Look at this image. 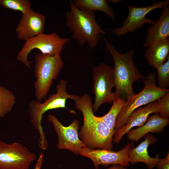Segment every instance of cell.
<instances>
[{
    "label": "cell",
    "instance_id": "obj_1",
    "mask_svg": "<svg viewBox=\"0 0 169 169\" xmlns=\"http://www.w3.org/2000/svg\"><path fill=\"white\" fill-rule=\"evenodd\" d=\"M74 101L75 108L83 114L84 122L79 136L86 147L112 150L114 134L107 125L95 115L90 96L85 94Z\"/></svg>",
    "mask_w": 169,
    "mask_h": 169
},
{
    "label": "cell",
    "instance_id": "obj_2",
    "mask_svg": "<svg viewBox=\"0 0 169 169\" xmlns=\"http://www.w3.org/2000/svg\"><path fill=\"white\" fill-rule=\"evenodd\" d=\"M100 37L103 40L106 49L113 59L115 95L127 100L135 95L132 88L133 83L144 79L146 77L139 70L134 61V50L120 53L105 37L100 35Z\"/></svg>",
    "mask_w": 169,
    "mask_h": 169
},
{
    "label": "cell",
    "instance_id": "obj_3",
    "mask_svg": "<svg viewBox=\"0 0 169 169\" xmlns=\"http://www.w3.org/2000/svg\"><path fill=\"white\" fill-rule=\"evenodd\" d=\"M69 2L70 9L66 13V24L73 38L81 45L87 44L91 48H95L100 34L106 33L96 22L94 12L80 9L72 1Z\"/></svg>",
    "mask_w": 169,
    "mask_h": 169
},
{
    "label": "cell",
    "instance_id": "obj_4",
    "mask_svg": "<svg viewBox=\"0 0 169 169\" xmlns=\"http://www.w3.org/2000/svg\"><path fill=\"white\" fill-rule=\"evenodd\" d=\"M67 85V81L61 79L56 86V93L50 95L44 102L33 100L29 104L28 112L30 121L39 134L38 146L42 150H45L48 147V143L41 124L43 115L49 110L65 108L67 99L75 101L79 96L68 93Z\"/></svg>",
    "mask_w": 169,
    "mask_h": 169
},
{
    "label": "cell",
    "instance_id": "obj_5",
    "mask_svg": "<svg viewBox=\"0 0 169 169\" xmlns=\"http://www.w3.org/2000/svg\"><path fill=\"white\" fill-rule=\"evenodd\" d=\"M64 64L60 54L51 56L41 53L36 54L34 66L36 80L34 83L36 100L40 101L47 95Z\"/></svg>",
    "mask_w": 169,
    "mask_h": 169
},
{
    "label": "cell",
    "instance_id": "obj_6",
    "mask_svg": "<svg viewBox=\"0 0 169 169\" xmlns=\"http://www.w3.org/2000/svg\"><path fill=\"white\" fill-rule=\"evenodd\" d=\"M144 86L142 90L126 100L117 118L115 131L126 124L129 116L135 110L142 105L156 101L169 91V89H162L156 86V74L154 73H148L144 79Z\"/></svg>",
    "mask_w": 169,
    "mask_h": 169
},
{
    "label": "cell",
    "instance_id": "obj_7",
    "mask_svg": "<svg viewBox=\"0 0 169 169\" xmlns=\"http://www.w3.org/2000/svg\"><path fill=\"white\" fill-rule=\"evenodd\" d=\"M69 40V38H62L55 32L49 34L43 33L25 41L18 53L17 59L28 68L32 69L30 64L32 61L28 59V57L32 50L37 49L42 54L54 56L60 54Z\"/></svg>",
    "mask_w": 169,
    "mask_h": 169
},
{
    "label": "cell",
    "instance_id": "obj_8",
    "mask_svg": "<svg viewBox=\"0 0 169 169\" xmlns=\"http://www.w3.org/2000/svg\"><path fill=\"white\" fill-rule=\"evenodd\" d=\"M92 72V92L95 95L92 107L95 113L102 105L112 103L115 98V93L112 91L115 86L114 69L101 63L94 67Z\"/></svg>",
    "mask_w": 169,
    "mask_h": 169
},
{
    "label": "cell",
    "instance_id": "obj_9",
    "mask_svg": "<svg viewBox=\"0 0 169 169\" xmlns=\"http://www.w3.org/2000/svg\"><path fill=\"white\" fill-rule=\"evenodd\" d=\"M36 157L20 143L8 144L0 138V169H28Z\"/></svg>",
    "mask_w": 169,
    "mask_h": 169
},
{
    "label": "cell",
    "instance_id": "obj_10",
    "mask_svg": "<svg viewBox=\"0 0 169 169\" xmlns=\"http://www.w3.org/2000/svg\"><path fill=\"white\" fill-rule=\"evenodd\" d=\"M169 0H165L153 3L148 6L136 7L127 4L129 13L127 17L122 21V26L116 29H108L117 36L125 35L128 33H132L136 30L143 28L144 25L148 23L153 24L154 21L151 18H147L146 16L149 12L155 9H161L168 6Z\"/></svg>",
    "mask_w": 169,
    "mask_h": 169
},
{
    "label": "cell",
    "instance_id": "obj_11",
    "mask_svg": "<svg viewBox=\"0 0 169 169\" xmlns=\"http://www.w3.org/2000/svg\"><path fill=\"white\" fill-rule=\"evenodd\" d=\"M47 118L53 125L57 136L58 148L69 150L77 155L82 148L86 147L79 137V124L78 120L74 119L69 125L65 126L53 115L49 114Z\"/></svg>",
    "mask_w": 169,
    "mask_h": 169
},
{
    "label": "cell",
    "instance_id": "obj_12",
    "mask_svg": "<svg viewBox=\"0 0 169 169\" xmlns=\"http://www.w3.org/2000/svg\"><path fill=\"white\" fill-rule=\"evenodd\" d=\"M132 146L129 143L123 148L117 151L84 147L79 151V154L90 159L95 169H99L100 165L107 167L109 165L115 164L126 167L130 165L129 154Z\"/></svg>",
    "mask_w": 169,
    "mask_h": 169
},
{
    "label": "cell",
    "instance_id": "obj_13",
    "mask_svg": "<svg viewBox=\"0 0 169 169\" xmlns=\"http://www.w3.org/2000/svg\"><path fill=\"white\" fill-rule=\"evenodd\" d=\"M161 106L157 101L147 104L145 106L139 108L134 111L129 116L126 124L116 131L114 133L113 142L117 144L121 141L123 136L135 127H140L146 122L152 113H158Z\"/></svg>",
    "mask_w": 169,
    "mask_h": 169
},
{
    "label": "cell",
    "instance_id": "obj_14",
    "mask_svg": "<svg viewBox=\"0 0 169 169\" xmlns=\"http://www.w3.org/2000/svg\"><path fill=\"white\" fill-rule=\"evenodd\" d=\"M46 20L43 14L31 9L26 13L22 14L16 29L17 38L25 41L43 33Z\"/></svg>",
    "mask_w": 169,
    "mask_h": 169
},
{
    "label": "cell",
    "instance_id": "obj_15",
    "mask_svg": "<svg viewBox=\"0 0 169 169\" xmlns=\"http://www.w3.org/2000/svg\"><path fill=\"white\" fill-rule=\"evenodd\" d=\"M161 10V13L158 19L146 30L147 34L143 44L145 48L169 38V6Z\"/></svg>",
    "mask_w": 169,
    "mask_h": 169
},
{
    "label": "cell",
    "instance_id": "obj_16",
    "mask_svg": "<svg viewBox=\"0 0 169 169\" xmlns=\"http://www.w3.org/2000/svg\"><path fill=\"white\" fill-rule=\"evenodd\" d=\"M169 124V118L163 117L158 113H154L149 116L143 125L129 131L127 137L132 142H137L149 133H162Z\"/></svg>",
    "mask_w": 169,
    "mask_h": 169
},
{
    "label": "cell",
    "instance_id": "obj_17",
    "mask_svg": "<svg viewBox=\"0 0 169 169\" xmlns=\"http://www.w3.org/2000/svg\"><path fill=\"white\" fill-rule=\"evenodd\" d=\"M144 140L136 147H133L129 154L130 163L132 164L138 162L144 163L149 169H152L156 166L159 159V155L157 154L154 158L151 157L148 154V148L156 141V138L148 133L145 135Z\"/></svg>",
    "mask_w": 169,
    "mask_h": 169
},
{
    "label": "cell",
    "instance_id": "obj_18",
    "mask_svg": "<svg viewBox=\"0 0 169 169\" xmlns=\"http://www.w3.org/2000/svg\"><path fill=\"white\" fill-rule=\"evenodd\" d=\"M169 53V38L147 47L145 57L149 64L156 69L164 63Z\"/></svg>",
    "mask_w": 169,
    "mask_h": 169
},
{
    "label": "cell",
    "instance_id": "obj_19",
    "mask_svg": "<svg viewBox=\"0 0 169 169\" xmlns=\"http://www.w3.org/2000/svg\"><path fill=\"white\" fill-rule=\"evenodd\" d=\"M72 2L80 9L94 12H102L116 22L114 12L105 0H74Z\"/></svg>",
    "mask_w": 169,
    "mask_h": 169
},
{
    "label": "cell",
    "instance_id": "obj_20",
    "mask_svg": "<svg viewBox=\"0 0 169 169\" xmlns=\"http://www.w3.org/2000/svg\"><path fill=\"white\" fill-rule=\"evenodd\" d=\"M126 101L125 99L115 95L113 104L108 112L104 115L99 117L107 125L114 134L117 118Z\"/></svg>",
    "mask_w": 169,
    "mask_h": 169
},
{
    "label": "cell",
    "instance_id": "obj_21",
    "mask_svg": "<svg viewBox=\"0 0 169 169\" xmlns=\"http://www.w3.org/2000/svg\"><path fill=\"white\" fill-rule=\"evenodd\" d=\"M15 102L16 97L13 92L5 87L0 86V118L12 110Z\"/></svg>",
    "mask_w": 169,
    "mask_h": 169
},
{
    "label": "cell",
    "instance_id": "obj_22",
    "mask_svg": "<svg viewBox=\"0 0 169 169\" xmlns=\"http://www.w3.org/2000/svg\"><path fill=\"white\" fill-rule=\"evenodd\" d=\"M0 5L7 8L20 11L23 14L31 9V3L28 0H0Z\"/></svg>",
    "mask_w": 169,
    "mask_h": 169
},
{
    "label": "cell",
    "instance_id": "obj_23",
    "mask_svg": "<svg viewBox=\"0 0 169 169\" xmlns=\"http://www.w3.org/2000/svg\"><path fill=\"white\" fill-rule=\"evenodd\" d=\"M166 62L164 63L156 69L157 72V87L162 89H167L169 86V55Z\"/></svg>",
    "mask_w": 169,
    "mask_h": 169
},
{
    "label": "cell",
    "instance_id": "obj_24",
    "mask_svg": "<svg viewBox=\"0 0 169 169\" xmlns=\"http://www.w3.org/2000/svg\"><path fill=\"white\" fill-rule=\"evenodd\" d=\"M161 106L159 114L163 117H169V91L162 95L157 101Z\"/></svg>",
    "mask_w": 169,
    "mask_h": 169
},
{
    "label": "cell",
    "instance_id": "obj_25",
    "mask_svg": "<svg viewBox=\"0 0 169 169\" xmlns=\"http://www.w3.org/2000/svg\"><path fill=\"white\" fill-rule=\"evenodd\" d=\"M157 169H169V153L164 158L159 159L156 166Z\"/></svg>",
    "mask_w": 169,
    "mask_h": 169
},
{
    "label": "cell",
    "instance_id": "obj_26",
    "mask_svg": "<svg viewBox=\"0 0 169 169\" xmlns=\"http://www.w3.org/2000/svg\"><path fill=\"white\" fill-rule=\"evenodd\" d=\"M43 154L41 153L34 169H41L43 162Z\"/></svg>",
    "mask_w": 169,
    "mask_h": 169
},
{
    "label": "cell",
    "instance_id": "obj_27",
    "mask_svg": "<svg viewBox=\"0 0 169 169\" xmlns=\"http://www.w3.org/2000/svg\"><path fill=\"white\" fill-rule=\"evenodd\" d=\"M106 169H127L126 167L119 164H115L112 165L110 167Z\"/></svg>",
    "mask_w": 169,
    "mask_h": 169
},
{
    "label": "cell",
    "instance_id": "obj_28",
    "mask_svg": "<svg viewBox=\"0 0 169 169\" xmlns=\"http://www.w3.org/2000/svg\"><path fill=\"white\" fill-rule=\"evenodd\" d=\"M107 1L112 3H117L120 1V0H108Z\"/></svg>",
    "mask_w": 169,
    "mask_h": 169
}]
</instances>
